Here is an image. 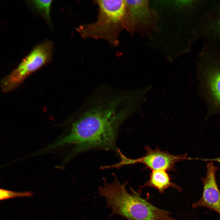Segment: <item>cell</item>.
Wrapping results in <instances>:
<instances>
[{
	"instance_id": "1",
	"label": "cell",
	"mask_w": 220,
	"mask_h": 220,
	"mask_svg": "<svg viewBox=\"0 0 220 220\" xmlns=\"http://www.w3.org/2000/svg\"><path fill=\"white\" fill-rule=\"evenodd\" d=\"M127 98L115 90H100L88 99L77 113L68 134L53 148L73 145L69 160L91 149L114 150L118 128L126 118Z\"/></svg>"
},
{
	"instance_id": "2",
	"label": "cell",
	"mask_w": 220,
	"mask_h": 220,
	"mask_svg": "<svg viewBox=\"0 0 220 220\" xmlns=\"http://www.w3.org/2000/svg\"><path fill=\"white\" fill-rule=\"evenodd\" d=\"M104 182L103 186L98 188L99 193L105 199L111 215H119L127 220H178L171 217L168 211L142 198L132 189L129 193L126 188L127 182L122 183L116 177L112 183Z\"/></svg>"
},
{
	"instance_id": "3",
	"label": "cell",
	"mask_w": 220,
	"mask_h": 220,
	"mask_svg": "<svg viewBox=\"0 0 220 220\" xmlns=\"http://www.w3.org/2000/svg\"><path fill=\"white\" fill-rule=\"evenodd\" d=\"M99 12L96 21L82 24L76 28L84 38L104 39L113 46L118 43V35L127 22L125 0H99L96 1Z\"/></svg>"
},
{
	"instance_id": "4",
	"label": "cell",
	"mask_w": 220,
	"mask_h": 220,
	"mask_svg": "<svg viewBox=\"0 0 220 220\" xmlns=\"http://www.w3.org/2000/svg\"><path fill=\"white\" fill-rule=\"evenodd\" d=\"M53 42L46 40L37 45L19 64L1 82L4 93L12 91L19 86L31 75L51 61Z\"/></svg>"
},
{
	"instance_id": "5",
	"label": "cell",
	"mask_w": 220,
	"mask_h": 220,
	"mask_svg": "<svg viewBox=\"0 0 220 220\" xmlns=\"http://www.w3.org/2000/svg\"><path fill=\"white\" fill-rule=\"evenodd\" d=\"M198 66L200 93L207 106L208 115L220 113V56L205 57Z\"/></svg>"
},
{
	"instance_id": "6",
	"label": "cell",
	"mask_w": 220,
	"mask_h": 220,
	"mask_svg": "<svg viewBox=\"0 0 220 220\" xmlns=\"http://www.w3.org/2000/svg\"><path fill=\"white\" fill-rule=\"evenodd\" d=\"M146 154L139 158L131 159L127 158L120 151L119 155L121 160L118 163L108 167L110 168H119L127 165L137 163L145 164L152 170H174L175 164L187 158L186 154L174 155L159 148L153 149L148 146L145 147Z\"/></svg>"
},
{
	"instance_id": "7",
	"label": "cell",
	"mask_w": 220,
	"mask_h": 220,
	"mask_svg": "<svg viewBox=\"0 0 220 220\" xmlns=\"http://www.w3.org/2000/svg\"><path fill=\"white\" fill-rule=\"evenodd\" d=\"M217 167L212 162L208 163L205 177L202 178L203 189L200 199L192 204L194 208L205 207L217 213L220 220V190L216 179Z\"/></svg>"
},
{
	"instance_id": "8",
	"label": "cell",
	"mask_w": 220,
	"mask_h": 220,
	"mask_svg": "<svg viewBox=\"0 0 220 220\" xmlns=\"http://www.w3.org/2000/svg\"><path fill=\"white\" fill-rule=\"evenodd\" d=\"M145 187L155 188L160 193H164L165 190L170 187L175 189L179 192L182 190L179 186L171 182L167 170H152L149 179L141 187Z\"/></svg>"
},
{
	"instance_id": "9",
	"label": "cell",
	"mask_w": 220,
	"mask_h": 220,
	"mask_svg": "<svg viewBox=\"0 0 220 220\" xmlns=\"http://www.w3.org/2000/svg\"><path fill=\"white\" fill-rule=\"evenodd\" d=\"M127 14L140 20L147 19L149 16L148 2L145 0H125Z\"/></svg>"
},
{
	"instance_id": "10",
	"label": "cell",
	"mask_w": 220,
	"mask_h": 220,
	"mask_svg": "<svg viewBox=\"0 0 220 220\" xmlns=\"http://www.w3.org/2000/svg\"><path fill=\"white\" fill-rule=\"evenodd\" d=\"M32 2L37 10L50 22V9L52 1L33 0Z\"/></svg>"
},
{
	"instance_id": "11",
	"label": "cell",
	"mask_w": 220,
	"mask_h": 220,
	"mask_svg": "<svg viewBox=\"0 0 220 220\" xmlns=\"http://www.w3.org/2000/svg\"><path fill=\"white\" fill-rule=\"evenodd\" d=\"M33 195V193L30 191L17 192L3 189H0L1 201L18 197H30Z\"/></svg>"
},
{
	"instance_id": "12",
	"label": "cell",
	"mask_w": 220,
	"mask_h": 220,
	"mask_svg": "<svg viewBox=\"0 0 220 220\" xmlns=\"http://www.w3.org/2000/svg\"><path fill=\"white\" fill-rule=\"evenodd\" d=\"M218 10L215 20L212 22L211 24L214 33L220 37V8Z\"/></svg>"
}]
</instances>
